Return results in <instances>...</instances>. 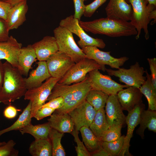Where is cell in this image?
<instances>
[{
  "label": "cell",
  "mask_w": 156,
  "mask_h": 156,
  "mask_svg": "<svg viewBox=\"0 0 156 156\" xmlns=\"http://www.w3.org/2000/svg\"><path fill=\"white\" fill-rule=\"evenodd\" d=\"M9 31L5 21L0 18V41L8 40L10 37Z\"/></svg>",
  "instance_id": "7bdbcfd3"
},
{
  "label": "cell",
  "mask_w": 156,
  "mask_h": 156,
  "mask_svg": "<svg viewBox=\"0 0 156 156\" xmlns=\"http://www.w3.org/2000/svg\"><path fill=\"white\" fill-rule=\"evenodd\" d=\"M96 112L93 107L85 100L68 113L73 121L75 129L79 131L83 127H89Z\"/></svg>",
  "instance_id": "7c38bea8"
},
{
  "label": "cell",
  "mask_w": 156,
  "mask_h": 156,
  "mask_svg": "<svg viewBox=\"0 0 156 156\" xmlns=\"http://www.w3.org/2000/svg\"><path fill=\"white\" fill-rule=\"evenodd\" d=\"M64 133L51 129L49 139L52 149V156H65L66 153L61 143V140Z\"/></svg>",
  "instance_id": "1f68e13d"
},
{
  "label": "cell",
  "mask_w": 156,
  "mask_h": 156,
  "mask_svg": "<svg viewBox=\"0 0 156 156\" xmlns=\"http://www.w3.org/2000/svg\"><path fill=\"white\" fill-rule=\"evenodd\" d=\"M29 151L33 156H52V146L49 139L35 140L30 144Z\"/></svg>",
  "instance_id": "83f0119b"
},
{
  "label": "cell",
  "mask_w": 156,
  "mask_h": 156,
  "mask_svg": "<svg viewBox=\"0 0 156 156\" xmlns=\"http://www.w3.org/2000/svg\"><path fill=\"white\" fill-rule=\"evenodd\" d=\"M48 120L52 128L62 133H71L74 129V123L67 113L58 112L55 110Z\"/></svg>",
  "instance_id": "44dd1931"
},
{
  "label": "cell",
  "mask_w": 156,
  "mask_h": 156,
  "mask_svg": "<svg viewBox=\"0 0 156 156\" xmlns=\"http://www.w3.org/2000/svg\"><path fill=\"white\" fill-rule=\"evenodd\" d=\"M6 142H0V145H2L3 144H5L6 143Z\"/></svg>",
  "instance_id": "f907efd6"
},
{
  "label": "cell",
  "mask_w": 156,
  "mask_h": 156,
  "mask_svg": "<svg viewBox=\"0 0 156 156\" xmlns=\"http://www.w3.org/2000/svg\"><path fill=\"white\" fill-rule=\"evenodd\" d=\"M28 10L27 0L12 6L10 9L6 21L9 31L16 29L26 20V15Z\"/></svg>",
  "instance_id": "d6986e66"
},
{
  "label": "cell",
  "mask_w": 156,
  "mask_h": 156,
  "mask_svg": "<svg viewBox=\"0 0 156 156\" xmlns=\"http://www.w3.org/2000/svg\"><path fill=\"white\" fill-rule=\"evenodd\" d=\"M83 102L72 99L64 105L62 107L55 110V111L58 112L68 113L79 106Z\"/></svg>",
  "instance_id": "ab89813d"
},
{
  "label": "cell",
  "mask_w": 156,
  "mask_h": 156,
  "mask_svg": "<svg viewBox=\"0 0 156 156\" xmlns=\"http://www.w3.org/2000/svg\"><path fill=\"white\" fill-rule=\"evenodd\" d=\"M59 25L66 28L79 37L80 40L78 41L77 43L81 48L90 46L103 49L105 47L106 44L102 39L94 38L88 35L80 26L79 21L75 18L73 15L61 20Z\"/></svg>",
  "instance_id": "ba28073f"
},
{
  "label": "cell",
  "mask_w": 156,
  "mask_h": 156,
  "mask_svg": "<svg viewBox=\"0 0 156 156\" xmlns=\"http://www.w3.org/2000/svg\"><path fill=\"white\" fill-rule=\"evenodd\" d=\"M145 108V105L142 102L128 112L127 115L126 116V123L127 126V132L125 136L124 145L119 156H131L129 151L130 140L135 128L139 124L141 112Z\"/></svg>",
  "instance_id": "4fadbf2b"
},
{
  "label": "cell",
  "mask_w": 156,
  "mask_h": 156,
  "mask_svg": "<svg viewBox=\"0 0 156 156\" xmlns=\"http://www.w3.org/2000/svg\"><path fill=\"white\" fill-rule=\"evenodd\" d=\"M39 61H46L52 55L58 51L54 36H46L32 45Z\"/></svg>",
  "instance_id": "ac0fdd59"
},
{
  "label": "cell",
  "mask_w": 156,
  "mask_h": 156,
  "mask_svg": "<svg viewBox=\"0 0 156 156\" xmlns=\"http://www.w3.org/2000/svg\"><path fill=\"white\" fill-rule=\"evenodd\" d=\"M85 146L90 154L102 147V142L94 134L89 127H83L79 130Z\"/></svg>",
  "instance_id": "484cf974"
},
{
  "label": "cell",
  "mask_w": 156,
  "mask_h": 156,
  "mask_svg": "<svg viewBox=\"0 0 156 156\" xmlns=\"http://www.w3.org/2000/svg\"><path fill=\"white\" fill-rule=\"evenodd\" d=\"M37 60L36 55L32 45L22 47L18 54V62L19 70L22 75H28L32 64Z\"/></svg>",
  "instance_id": "7402d4cb"
},
{
  "label": "cell",
  "mask_w": 156,
  "mask_h": 156,
  "mask_svg": "<svg viewBox=\"0 0 156 156\" xmlns=\"http://www.w3.org/2000/svg\"><path fill=\"white\" fill-rule=\"evenodd\" d=\"M148 3L156 6V0H147Z\"/></svg>",
  "instance_id": "681fc988"
},
{
  "label": "cell",
  "mask_w": 156,
  "mask_h": 156,
  "mask_svg": "<svg viewBox=\"0 0 156 156\" xmlns=\"http://www.w3.org/2000/svg\"><path fill=\"white\" fill-rule=\"evenodd\" d=\"M25 0H2V1L8 3L13 6L17 3Z\"/></svg>",
  "instance_id": "c3c4849f"
},
{
  "label": "cell",
  "mask_w": 156,
  "mask_h": 156,
  "mask_svg": "<svg viewBox=\"0 0 156 156\" xmlns=\"http://www.w3.org/2000/svg\"><path fill=\"white\" fill-rule=\"evenodd\" d=\"M84 0V1H87V0Z\"/></svg>",
  "instance_id": "816d5d0a"
},
{
  "label": "cell",
  "mask_w": 156,
  "mask_h": 156,
  "mask_svg": "<svg viewBox=\"0 0 156 156\" xmlns=\"http://www.w3.org/2000/svg\"><path fill=\"white\" fill-rule=\"evenodd\" d=\"M60 79L51 77L37 87L27 90L24 99L31 103V117L34 118L37 111L45 104L55 84Z\"/></svg>",
  "instance_id": "8992f818"
},
{
  "label": "cell",
  "mask_w": 156,
  "mask_h": 156,
  "mask_svg": "<svg viewBox=\"0 0 156 156\" xmlns=\"http://www.w3.org/2000/svg\"><path fill=\"white\" fill-rule=\"evenodd\" d=\"M105 112L109 125H123L126 123V116L116 94L109 95L106 103Z\"/></svg>",
  "instance_id": "5bb4252c"
},
{
  "label": "cell",
  "mask_w": 156,
  "mask_h": 156,
  "mask_svg": "<svg viewBox=\"0 0 156 156\" xmlns=\"http://www.w3.org/2000/svg\"><path fill=\"white\" fill-rule=\"evenodd\" d=\"M51 77L61 79L75 63L69 56L59 51L46 61Z\"/></svg>",
  "instance_id": "8fae6325"
},
{
  "label": "cell",
  "mask_w": 156,
  "mask_h": 156,
  "mask_svg": "<svg viewBox=\"0 0 156 156\" xmlns=\"http://www.w3.org/2000/svg\"><path fill=\"white\" fill-rule=\"evenodd\" d=\"M73 84H61L57 82L53 88L47 101H49L55 98L61 96L64 99V105L73 99Z\"/></svg>",
  "instance_id": "4dcf8cb0"
},
{
  "label": "cell",
  "mask_w": 156,
  "mask_h": 156,
  "mask_svg": "<svg viewBox=\"0 0 156 156\" xmlns=\"http://www.w3.org/2000/svg\"><path fill=\"white\" fill-rule=\"evenodd\" d=\"M109 95L100 90L91 89L85 100L97 111L104 108Z\"/></svg>",
  "instance_id": "f546056e"
},
{
  "label": "cell",
  "mask_w": 156,
  "mask_h": 156,
  "mask_svg": "<svg viewBox=\"0 0 156 156\" xmlns=\"http://www.w3.org/2000/svg\"><path fill=\"white\" fill-rule=\"evenodd\" d=\"M122 125L110 126L103 135L101 140L102 141L110 142L118 139L121 136Z\"/></svg>",
  "instance_id": "836d02e7"
},
{
  "label": "cell",
  "mask_w": 156,
  "mask_h": 156,
  "mask_svg": "<svg viewBox=\"0 0 156 156\" xmlns=\"http://www.w3.org/2000/svg\"></svg>",
  "instance_id": "f5cc1de1"
},
{
  "label": "cell",
  "mask_w": 156,
  "mask_h": 156,
  "mask_svg": "<svg viewBox=\"0 0 156 156\" xmlns=\"http://www.w3.org/2000/svg\"><path fill=\"white\" fill-rule=\"evenodd\" d=\"M140 126L136 131V133L142 139L144 137V132L147 128L155 133L156 132V111L143 109L140 116Z\"/></svg>",
  "instance_id": "603a6c76"
},
{
  "label": "cell",
  "mask_w": 156,
  "mask_h": 156,
  "mask_svg": "<svg viewBox=\"0 0 156 156\" xmlns=\"http://www.w3.org/2000/svg\"><path fill=\"white\" fill-rule=\"evenodd\" d=\"M4 69L3 63L0 60V92L2 87L4 77Z\"/></svg>",
  "instance_id": "7dc6e473"
},
{
  "label": "cell",
  "mask_w": 156,
  "mask_h": 156,
  "mask_svg": "<svg viewBox=\"0 0 156 156\" xmlns=\"http://www.w3.org/2000/svg\"><path fill=\"white\" fill-rule=\"evenodd\" d=\"M64 104L63 98L60 96L54 98L45 103L42 107H49L56 110L62 107Z\"/></svg>",
  "instance_id": "60d3db41"
},
{
  "label": "cell",
  "mask_w": 156,
  "mask_h": 156,
  "mask_svg": "<svg viewBox=\"0 0 156 156\" xmlns=\"http://www.w3.org/2000/svg\"><path fill=\"white\" fill-rule=\"evenodd\" d=\"M3 64L4 77L0 92V103L9 105L24 96L27 90L19 70L7 61Z\"/></svg>",
  "instance_id": "7a4b0ae2"
},
{
  "label": "cell",
  "mask_w": 156,
  "mask_h": 156,
  "mask_svg": "<svg viewBox=\"0 0 156 156\" xmlns=\"http://www.w3.org/2000/svg\"><path fill=\"white\" fill-rule=\"evenodd\" d=\"M51 129L48 122L36 125L31 123L23 127L19 131L22 135L25 133L31 135L35 140H48Z\"/></svg>",
  "instance_id": "d4e9b609"
},
{
  "label": "cell",
  "mask_w": 156,
  "mask_h": 156,
  "mask_svg": "<svg viewBox=\"0 0 156 156\" xmlns=\"http://www.w3.org/2000/svg\"><path fill=\"white\" fill-rule=\"evenodd\" d=\"M80 26L87 32L112 37L136 35L137 31L130 22L107 17L89 21H79Z\"/></svg>",
  "instance_id": "6da1fadb"
},
{
  "label": "cell",
  "mask_w": 156,
  "mask_h": 156,
  "mask_svg": "<svg viewBox=\"0 0 156 156\" xmlns=\"http://www.w3.org/2000/svg\"><path fill=\"white\" fill-rule=\"evenodd\" d=\"M75 8L74 17L79 21L80 20L81 16L83 15L86 8L84 3V0H73Z\"/></svg>",
  "instance_id": "74e56055"
},
{
  "label": "cell",
  "mask_w": 156,
  "mask_h": 156,
  "mask_svg": "<svg viewBox=\"0 0 156 156\" xmlns=\"http://www.w3.org/2000/svg\"><path fill=\"white\" fill-rule=\"evenodd\" d=\"M58 51L70 57L77 63L86 58V55L75 42L73 33L66 28L59 26L53 30Z\"/></svg>",
  "instance_id": "277c9868"
},
{
  "label": "cell",
  "mask_w": 156,
  "mask_h": 156,
  "mask_svg": "<svg viewBox=\"0 0 156 156\" xmlns=\"http://www.w3.org/2000/svg\"><path fill=\"white\" fill-rule=\"evenodd\" d=\"M106 68L105 66L100 65L95 61L85 58L75 63L58 83L68 85L79 83L83 80L90 71L98 69L105 72Z\"/></svg>",
  "instance_id": "5b68a950"
},
{
  "label": "cell",
  "mask_w": 156,
  "mask_h": 156,
  "mask_svg": "<svg viewBox=\"0 0 156 156\" xmlns=\"http://www.w3.org/2000/svg\"><path fill=\"white\" fill-rule=\"evenodd\" d=\"M16 144L13 140H9L5 144L0 145V156H17L18 151L14 148Z\"/></svg>",
  "instance_id": "e575fe53"
},
{
  "label": "cell",
  "mask_w": 156,
  "mask_h": 156,
  "mask_svg": "<svg viewBox=\"0 0 156 156\" xmlns=\"http://www.w3.org/2000/svg\"><path fill=\"white\" fill-rule=\"evenodd\" d=\"M98 69L92 70L87 74L92 89L102 91L109 95L116 94L124 88L129 87L113 80L109 75L102 74Z\"/></svg>",
  "instance_id": "9c48e42d"
},
{
  "label": "cell",
  "mask_w": 156,
  "mask_h": 156,
  "mask_svg": "<svg viewBox=\"0 0 156 156\" xmlns=\"http://www.w3.org/2000/svg\"><path fill=\"white\" fill-rule=\"evenodd\" d=\"M117 95L122 110L128 112L142 102V94L140 88L136 87H129L123 89Z\"/></svg>",
  "instance_id": "2e32d148"
},
{
  "label": "cell",
  "mask_w": 156,
  "mask_h": 156,
  "mask_svg": "<svg viewBox=\"0 0 156 156\" xmlns=\"http://www.w3.org/2000/svg\"><path fill=\"white\" fill-rule=\"evenodd\" d=\"M125 136H121L118 139L112 142L102 141V147L109 156H119L124 145Z\"/></svg>",
  "instance_id": "d6a6232c"
},
{
  "label": "cell",
  "mask_w": 156,
  "mask_h": 156,
  "mask_svg": "<svg viewBox=\"0 0 156 156\" xmlns=\"http://www.w3.org/2000/svg\"><path fill=\"white\" fill-rule=\"evenodd\" d=\"M105 71L109 75L118 77L121 82L129 87H135L140 88L146 80L144 76L145 70L140 66L138 62L131 66L129 69L119 68L118 70L106 68Z\"/></svg>",
  "instance_id": "52a82bcc"
},
{
  "label": "cell",
  "mask_w": 156,
  "mask_h": 156,
  "mask_svg": "<svg viewBox=\"0 0 156 156\" xmlns=\"http://www.w3.org/2000/svg\"><path fill=\"white\" fill-rule=\"evenodd\" d=\"M131 5L132 13L130 23L137 31L136 39L139 38L142 29L145 33V37L147 40L149 38L148 25L150 21L153 19L156 22L155 6L149 4L147 0H128Z\"/></svg>",
  "instance_id": "3957f363"
},
{
  "label": "cell",
  "mask_w": 156,
  "mask_h": 156,
  "mask_svg": "<svg viewBox=\"0 0 156 156\" xmlns=\"http://www.w3.org/2000/svg\"><path fill=\"white\" fill-rule=\"evenodd\" d=\"M22 47V44L12 36L6 41H0V60H6L19 70L18 57Z\"/></svg>",
  "instance_id": "9a60e30c"
},
{
  "label": "cell",
  "mask_w": 156,
  "mask_h": 156,
  "mask_svg": "<svg viewBox=\"0 0 156 156\" xmlns=\"http://www.w3.org/2000/svg\"><path fill=\"white\" fill-rule=\"evenodd\" d=\"M20 111L21 109H18L15 107L10 105L4 109L3 114L6 118L12 119L16 117L18 111Z\"/></svg>",
  "instance_id": "f6af8a7d"
},
{
  "label": "cell",
  "mask_w": 156,
  "mask_h": 156,
  "mask_svg": "<svg viewBox=\"0 0 156 156\" xmlns=\"http://www.w3.org/2000/svg\"><path fill=\"white\" fill-rule=\"evenodd\" d=\"M146 80L140 88V90L146 98L148 103V109L156 110V90L154 88L151 75L145 70Z\"/></svg>",
  "instance_id": "4316f807"
},
{
  "label": "cell",
  "mask_w": 156,
  "mask_h": 156,
  "mask_svg": "<svg viewBox=\"0 0 156 156\" xmlns=\"http://www.w3.org/2000/svg\"><path fill=\"white\" fill-rule=\"evenodd\" d=\"M55 110L51 108L42 107L36 112L34 118L39 120L47 117L50 116Z\"/></svg>",
  "instance_id": "f35d334b"
},
{
  "label": "cell",
  "mask_w": 156,
  "mask_h": 156,
  "mask_svg": "<svg viewBox=\"0 0 156 156\" xmlns=\"http://www.w3.org/2000/svg\"><path fill=\"white\" fill-rule=\"evenodd\" d=\"M90 155L92 156H109L107 152L102 147L94 152L90 153Z\"/></svg>",
  "instance_id": "bcb514c9"
},
{
  "label": "cell",
  "mask_w": 156,
  "mask_h": 156,
  "mask_svg": "<svg viewBox=\"0 0 156 156\" xmlns=\"http://www.w3.org/2000/svg\"><path fill=\"white\" fill-rule=\"evenodd\" d=\"M12 6L9 3L0 0V18L6 21L9 11Z\"/></svg>",
  "instance_id": "ee69618b"
},
{
  "label": "cell",
  "mask_w": 156,
  "mask_h": 156,
  "mask_svg": "<svg viewBox=\"0 0 156 156\" xmlns=\"http://www.w3.org/2000/svg\"><path fill=\"white\" fill-rule=\"evenodd\" d=\"M81 49L86 58L93 60L101 65H109L113 68L119 69L129 59L125 56L115 58L110 55L111 52L101 51L95 46H86Z\"/></svg>",
  "instance_id": "30bf717a"
},
{
  "label": "cell",
  "mask_w": 156,
  "mask_h": 156,
  "mask_svg": "<svg viewBox=\"0 0 156 156\" xmlns=\"http://www.w3.org/2000/svg\"><path fill=\"white\" fill-rule=\"evenodd\" d=\"M73 136L75 142L76 143L77 146L75 147V150L77 156H90L88 152L82 142L79 139L78 136V131L76 129L74 130L71 133Z\"/></svg>",
  "instance_id": "d590c367"
},
{
  "label": "cell",
  "mask_w": 156,
  "mask_h": 156,
  "mask_svg": "<svg viewBox=\"0 0 156 156\" xmlns=\"http://www.w3.org/2000/svg\"><path fill=\"white\" fill-rule=\"evenodd\" d=\"M107 17L128 21H130L132 9L125 0H109L105 9Z\"/></svg>",
  "instance_id": "e0dca14e"
},
{
  "label": "cell",
  "mask_w": 156,
  "mask_h": 156,
  "mask_svg": "<svg viewBox=\"0 0 156 156\" xmlns=\"http://www.w3.org/2000/svg\"><path fill=\"white\" fill-rule=\"evenodd\" d=\"M37 64V67L30 72L29 77L24 78L27 90L39 86L51 77L46 61H39Z\"/></svg>",
  "instance_id": "ffe728a7"
},
{
  "label": "cell",
  "mask_w": 156,
  "mask_h": 156,
  "mask_svg": "<svg viewBox=\"0 0 156 156\" xmlns=\"http://www.w3.org/2000/svg\"><path fill=\"white\" fill-rule=\"evenodd\" d=\"M151 74V80L153 86L156 90V59L155 58H147Z\"/></svg>",
  "instance_id": "b9f144b4"
},
{
  "label": "cell",
  "mask_w": 156,
  "mask_h": 156,
  "mask_svg": "<svg viewBox=\"0 0 156 156\" xmlns=\"http://www.w3.org/2000/svg\"><path fill=\"white\" fill-rule=\"evenodd\" d=\"M107 0H94L91 3L86 5L83 15L86 17H91L98 8L104 4Z\"/></svg>",
  "instance_id": "8d00e7d4"
},
{
  "label": "cell",
  "mask_w": 156,
  "mask_h": 156,
  "mask_svg": "<svg viewBox=\"0 0 156 156\" xmlns=\"http://www.w3.org/2000/svg\"><path fill=\"white\" fill-rule=\"evenodd\" d=\"M31 103L29 101L26 107L10 127L0 130V136L2 134L13 130H19L31 123Z\"/></svg>",
  "instance_id": "f1b7e54d"
},
{
  "label": "cell",
  "mask_w": 156,
  "mask_h": 156,
  "mask_svg": "<svg viewBox=\"0 0 156 156\" xmlns=\"http://www.w3.org/2000/svg\"><path fill=\"white\" fill-rule=\"evenodd\" d=\"M109 126L106 118L105 109L103 108L96 111L89 128L95 136L101 140Z\"/></svg>",
  "instance_id": "cb8c5ba5"
}]
</instances>
